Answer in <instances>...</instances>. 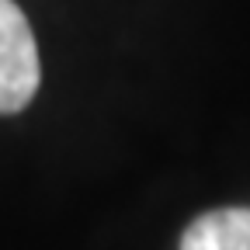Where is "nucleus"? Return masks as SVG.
Instances as JSON below:
<instances>
[{"instance_id": "f257e3e1", "label": "nucleus", "mask_w": 250, "mask_h": 250, "mask_svg": "<svg viewBox=\"0 0 250 250\" xmlns=\"http://www.w3.org/2000/svg\"><path fill=\"white\" fill-rule=\"evenodd\" d=\"M42 83L39 45L14 0H0V115H18Z\"/></svg>"}, {"instance_id": "f03ea898", "label": "nucleus", "mask_w": 250, "mask_h": 250, "mask_svg": "<svg viewBox=\"0 0 250 250\" xmlns=\"http://www.w3.org/2000/svg\"><path fill=\"white\" fill-rule=\"evenodd\" d=\"M181 250H250V208H212L188 223Z\"/></svg>"}]
</instances>
